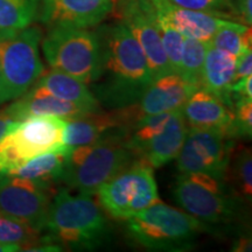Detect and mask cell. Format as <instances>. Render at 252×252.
<instances>
[{
	"mask_svg": "<svg viewBox=\"0 0 252 252\" xmlns=\"http://www.w3.org/2000/svg\"><path fill=\"white\" fill-rule=\"evenodd\" d=\"M13 251H20V248L14 247V245L0 244V252H13Z\"/></svg>",
	"mask_w": 252,
	"mask_h": 252,
	"instance_id": "37",
	"label": "cell"
},
{
	"mask_svg": "<svg viewBox=\"0 0 252 252\" xmlns=\"http://www.w3.org/2000/svg\"><path fill=\"white\" fill-rule=\"evenodd\" d=\"M196 89L181 75L172 72L153 80L141 98L130 105L131 110L137 121L146 116L174 111L181 109Z\"/></svg>",
	"mask_w": 252,
	"mask_h": 252,
	"instance_id": "14",
	"label": "cell"
},
{
	"mask_svg": "<svg viewBox=\"0 0 252 252\" xmlns=\"http://www.w3.org/2000/svg\"><path fill=\"white\" fill-rule=\"evenodd\" d=\"M169 1L180 7L242 23L234 0H169Z\"/></svg>",
	"mask_w": 252,
	"mask_h": 252,
	"instance_id": "29",
	"label": "cell"
},
{
	"mask_svg": "<svg viewBox=\"0 0 252 252\" xmlns=\"http://www.w3.org/2000/svg\"><path fill=\"white\" fill-rule=\"evenodd\" d=\"M64 119L55 116H35L18 122L0 139V176L41 154L69 153L64 146Z\"/></svg>",
	"mask_w": 252,
	"mask_h": 252,
	"instance_id": "5",
	"label": "cell"
},
{
	"mask_svg": "<svg viewBox=\"0 0 252 252\" xmlns=\"http://www.w3.org/2000/svg\"><path fill=\"white\" fill-rule=\"evenodd\" d=\"M43 231L45 243L72 249H94L108 237V222L91 195L69 193L61 189L52 198ZM59 245V244H58Z\"/></svg>",
	"mask_w": 252,
	"mask_h": 252,
	"instance_id": "2",
	"label": "cell"
},
{
	"mask_svg": "<svg viewBox=\"0 0 252 252\" xmlns=\"http://www.w3.org/2000/svg\"><path fill=\"white\" fill-rule=\"evenodd\" d=\"M239 18L244 25L251 26L252 24V0H237L236 2Z\"/></svg>",
	"mask_w": 252,
	"mask_h": 252,
	"instance_id": "33",
	"label": "cell"
},
{
	"mask_svg": "<svg viewBox=\"0 0 252 252\" xmlns=\"http://www.w3.org/2000/svg\"><path fill=\"white\" fill-rule=\"evenodd\" d=\"M41 40L42 32L32 25L14 35L0 39V71L8 100L26 94L43 74Z\"/></svg>",
	"mask_w": 252,
	"mask_h": 252,
	"instance_id": "9",
	"label": "cell"
},
{
	"mask_svg": "<svg viewBox=\"0 0 252 252\" xmlns=\"http://www.w3.org/2000/svg\"><path fill=\"white\" fill-rule=\"evenodd\" d=\"M230 189L239 201L250 202L252 196V156L251 149L243 147L230 159Z\"/></svg>",
	"mask_w": 252,
	"mask_h": 252,
	"instance_id": "26",
	"label": "cell"
},
{
	"mask_svg": "<svg viewBox=\"0 0 252 252\" xmlns=\"http://www.w3.org/2000/svg\"><path fill=\"white\" fill-rule=\"evenodd\" d=\"M17 123L18 122H14L13 119L9 118L8 115L4 111V110L0 111V139H1V138L4 137L15 124H17Z\"/></svg>",
	"mask_w": 252,
	"mask_h": 252,
	"instance_id": "34",
	"label": "cell"
},
{
	"mask_svg": "<svg viewBox=\"0 0 252 252\" xmlns=\"http://www.w3.org/2000/svg\"><path fill=\"white\" fill-rule=\"evenodd\" d=\"M252 75V52L247 49L236 59L234 82Z\"/></svg>",
	"mask_w": 252,
	"mask_h": 252,
	"instance_id": "32",
	"label": "cell"
},
{
	"mask_svg": "<svg viewBox=\"0 0 252 252\" xmlns=\"http://www.w3.org/2000/svg\"><path fill=\"white\" fill-rule=\"evenodd\" d=\"M234 121L231 126V137L251 138L252 134V100H236L232 106Z\"/></svg>",
	"mask_w": 252,
	"mask_h": 252,
	"instance_id": "30",
	"label": "cell"
},
{
	"mask_svg": "<svg viewBox=\"0 0 252 252\" xmlns=\"http://www.w3.org/2000/svg\"><path fill=\"white\" fill-rule=\"evenodd\" d=\"M209 42L185 37L179 75L196 88H201L202 69Z\"/></svg>",
	"mask_w": 252,
	"mask_h": 252,
	"instance_id": "27",
	"label": "cell"
},
{
	"mask_svg": "<svg viewBox=\"0 0 252 252\" xmlns=\"http://www.w3.org/2000/svg\"><path fill=\"white\" fill-rule=\"evenodd\" d=\"M99 202L110 215L127 220L159 201L153 167L141 158L100 186Z\"/></svg>",
	"mask_w": 252,
	"mask_h": 252,
	"instance_id": "8",
	"label": "cell"
},
{
	"mask_svg": "<svg viewBox=\"0 0 252 252\" xmlns=\"http://www.w3.org/2000/svg\"><path fill=\"white\" fill-rule=\"evenodd\" d=\"M234 251H250L251 250V239L239 238L237 243L234 245Z\"/></svg>",
	"mask_w": 252,
	"mask_h": 252,
	"instance_id": "35",
	"label": "cell"
},
{
	"mask_svg": "<svg viewBox=\"0 0 252 252\" xmlns=\"http://www.w3.org/2000/svg\"><path fill=\"white\" fill-rule=\"evenodd\" d=\"M186 124L190 128H219L231 137L234 110L216 94L198 88L181 108Z\"/></svg>",
	"mask_w": 252,
	"mask_h": 252,
	"instance_id": "16",
	"label": "cell"
},
{
	"mask_svg": "<svg viewBox=\"0 0 252 252\" xmlns=\"http://www.w3.org/2000/svg\"><path fill=\"white\" fill-rule=\"evenodd\" d=\"M45 243L41 231L12 217L0 214V244L14 245L20 250L33 251L40 243Z\"/></svg>",
	"mask_w": 252,
	"mask_h": 252,
	"instance_id": "25",
	"label": "cell"
},
{
	"mask_svg": "<svg viewBox=\"0 0 252 252\" xmlns=\"http://www.w3.org/2000/svg\"><path fill=\"white\" fill-rule=\"evenodd\" d=\"M96 34L98 63L90 91L110 110L137 103L153 81L143 48L121 21L102 25Z\"/></svg>",
	"mask_w": 252,
	"mask_h": 252,
	"instance_id": "1",
	"label": "cell"
},
{
	"mask_svg": "<svg viewBox=\"0 0 252 252\" xmlns=\"http://www.w3.org/2000/svg\"><path fill=\"white\" fill-rule=\"evenodd\" d=\"M98 37L88 28L50 27L42 40L46 61L54 70L90 84L98 63Z\"/></svg>",
	"mask_w": 252,
	"mask_h": 252,
	"instance_id": "7",
	"label": "cell"
},
{
	"mask_svg": "<svg viewBox=\"0 0 252 252\" xmlns=\"http://www.w3.org/2000/svg\"><path fill=\"white\" fill-rule=\"evenodd\" d=\"M156 19L158 31H159L160 37H161L162 47L163 50H165L167 60H168L173 71L175 74H179L181 65V54L182 48H184L185 36L167 23L161 15L156 13Z\"/></svg>",
	"mask_w": 252,
	"mask_h": 252,
	"instance_id": "28",
	"label": "cell"
},
{
	"mask_svg": "<svg viewBox=\"0 0 252 252\" xmlns=\"http://www.w3.org/2000/svg\"><path fill=\"white\" fill-rule=\"evenodd\" d=\"M186 213L210 224L230 223L238 216V198L223 180L203 173H180L173 189Z\"/></svg>",
	"mask_w": 252,
	"mask_h": 252,
	"instance_id": "6",
	"label": "cell"
},
{
	"mask_svg": "<svg viewBox=\"0 0 252 252\" xmlns=\"http://www.w3.org/2000/svg\"><path fill=\"white\" fill-rule=\"evenodd\" d=\"M232 106L236 100L247 99L252 100V76H247L236 81L231 86Z\"/></svg>",
	"mask_w": 252,
	"mask_h": 252,
	"instance_id": "31",
	"label": "cell"
},
{
	"mask_svg": "<svg viewBox=\"0 0 252 252\" xmlns=\"http://www.w3.org/2000/svg\"><path fill=\"white\" fill-rule=\"evenodd\" d=\"M135 159L137 157L126 145L124 130L116 128L96 143L71 150L61 182L80 194L93 196L100 186Z\"/></svg>",
	"mask_w": 252,
	"mask_h": 252,
	"instance_id": "3",
	"label": "cell"
},
{
	"mask_svg": "<svg viewBox=\"0 0 252 252\" xmlns=\"http://www.w3.org/2000/svg\"><path fill=\"white\" fill-rule=\"evenodd\" d=\"M4 111L14 122H21L35 116H55L64 121H69L80 118L91 112L84 106L60 99L37 87H33V89L28 90L26 94L8 105Z\"/></svg>",
	"mask_w": 252,
	"mask_h": 252,
	"instance_id": "15",
	"label": "cell"
},
{
	"mask_svg": "<svg viewBox=\"0 0 252 252\" xmlns=\"http://www.w3.org/2000/svg\"><path fill=\"white\" fill-rule=\"evenodd\" d=\"M53 187L15 175L0 176V214L42 232L52 202Z\"/></svg>",
	"mask_w": 252,
	"mask_h": 252,
	"instance_id": "11",
	"label": "cell"
},
{
	"mask_svg": "<svg viewBox=\"0 0 252 252\" xmlns=\"http://www.w3.org/2000/svg\"><path fill=\"white\" fill-rule=\"evenodd\" d=\"M204 229L207 225L201 220L160 200L127 219L126 223L128 236L149 250H188Z\"/></svg>",
	"mask_w": 252,
	"mask_h": 252,
	"instance_id": "4",
	"label": "cell"
},
{
	"mask_svg": "<svg viewBox=\"0 0 252 252\" xmlns=\"http://www.w3.org/2000/svg\"><path fill=\"white\" fill-rule=\"evenodd\" d=\"M156 13L174 27L185 37L209 42L216 31L224 25L226 19L217 18L203 12L180 7L169 0H150Z\"/></svg>",
	"mask_w": 252,
	"mask_h": 252,
	"instance_id": "17",
	"label": "cell"
},
{
	"mask_svg": "<svg viewBox=\"0 0 252 252\" xmlns=\"http://www.w3.org/2000/svg\"><path fill=\"white\" fill-rule=\"evenodd\" d=\"M33 87L41 88L60 99L78 104L91 112H98L100 105L87 84L62 71L52 70L42 74Z\"/></svg>",
	"mask_w": 252,
	"mask_h": 252,
	"instance_id": "21",
	"label": "cell"
},
{
	"mask_svg": "<svg viewBox=\"0 0 252 252\" xmlns=\"http://www.w3.org/2000/svg\"><path fill=\"white\" fill-rule=\"evenodd\" d=\"M115 7V0H39L37 19L47 27L98 26Z\"/></svg>",
	"mask_w": 252,
	"mask_h": 252,
	"instance_id": "13",
	"label": "cell"
},
{
	"mask_svg": "<svg viewBox=\"0 0 252 252\" xmlns=\"http://www.w3.org/2000/svg\"><path fill=\"white\" fill-rule=\"evenodd\" d=\"M187 132L188 127L181 109L174 110L163 130L145 145L139 158L149 162L153 168H159L176 159Z\"/></svg>",
	"mask_w": 252,
	"mask_h": 252,
	"instance_id": "18",
	"label": "cell"
},
{
	"mask_svg": "<svg viewBox=\"0 0 252 252\" xmlns=\"http://www.w3.org/2000/svg\"><path fill=\"white\" fill-rule=\"evenodd\" d=\"M236 56L208 45L204 58L201 88L206 89L232 108L231 86L234 83Z\"/></svg>",
	"mask_w": 252,
	"mask_h": 252,
	"instance_id": "19",
	"label": "cell"
},
{
	"mask_svg": "<svg viewBox=\"0 0 252 252\" xmlns=\"http://www.w3.org/2000/svg\"><path fill=\"white\" fill-rule=\"evenodd\" d=\"M119 128L112 111L90 112L80 118L65 121L64 146L69 152L76 147L96 143L110 132Z\"/></svg>",
	"mask_w": 252,
	"mask_h": 252,
	"instance_id": "20",
	"label": "cell"
},
{
	"mask_svg": "<svg viewBox=\"0 0 252 252\" xmlns=\"http://www.w3.org/2000/svg\"><path fill=\"white\" fill-rule=\"evenodd\" d=\"M119 21L135 37L149 62L153 80L172 74L157 26L156 12L150 0H115Z\"/></svg>",
	"mask_w": 252,
	"mask_h": 252,
	"instance_id": "12",
	"label": "cell"
},
{
	"mask_svg": "<svg viewBox=\"0 0 252 252\" xmlns=\"http://www.w3.org/2000/svg\"><path fill=\"white\" fill-rule=\"evenodd\" d=\"M67 156L68 152H63V151L41 154L28 160L14 171L9 172L7 175L20 176V178L35 181L37 184L53 187L58 182H61Z\"/></svg>",
	"mask_w": 252,
	"mask_h": 252,
	"instance_id": "22",
	"label": "cell"
},
{
	"mask_svg": "<svg viewBox=\"0 0 252 252\" xmlns=\"http://www.w3.org/2000/svg\"><path fill=\"white\" fill-rule=\"evenodd\" d=\"M209 45L237 58L247 49H251V28L248 25L228 20L214 34Z\"/></svg>",
	"mask_w": 252,
	"mask_h": 252,
	"instance_id": "24",
	"label": "cell"
},
{
	"mask_svg": "<svg viewBox=\"0 0 252 252\" xmlns=\"http://www.w3.org/2000/svg\"><path fill=\"white\" fill-rule=\"evenodd\" d=\"M39 0H0V39L19 33L37 19Z\"/></svg>",
	"mask_w": 252,
	"mask_h": 252,
	"instance_id": "23",
	"label": "cell"
},
{
	"mask_svg": "<svg viewBox=\"0 0 252 252\" xmlns=\"http://www.w3.org/2000/svg\"><path fill=\"white\" fill-rule=\"evenodd\" d=\"M232 140L219 128H190L178 157L180 173H203L224 180L232 153Z\"/></svg>",
	"mask_w": 252,
	"mask_h": 252,
	"instance_id": "10",
	"label": "cell"
},
{
	"mask_svg": "<svg viewBox=\"0 0 252 252\" xmlns=\"http://www.w3.org/2000/svg\"><path fill=\"white\" fill-rule=\"evenodd\" d=\"M8 100V96H7V91H6V87L4 83V78H2L1 71H0V104Z\"/></svg>",
	"mask_w": 252,
	"mask_h": 252,
	"instance_id": "36",
	"label": "cell"
}]
</instances>
